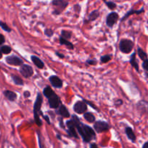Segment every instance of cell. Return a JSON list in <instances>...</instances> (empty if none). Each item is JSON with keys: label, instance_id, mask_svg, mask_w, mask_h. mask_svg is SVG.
Segmentation results:
<instances>
[{"label": "cell", "instance_id": "1", "mask_svg": "<svg viewBox=\"0 0 148 148\" xmlns=\"http://www.w3.org/2000/svg\"><path fill=\"white\" fill-rule=\"evenodd\" d=\"M71 119L74 121L75 125H76V130L80 134L81 136L85 142H89L92 139H95L96 134H95V131L92 127L82 123L78 116H75V115L72 116Z\"/></svg>", "mask_w": 148, "mask_h": 148}, {"label": "cell", "instance_id": "2", "mask_svg": "<svg viewBox=\"0 0 148 148\" xmlns=\"http://www.w3.org/2000/svg\"><path fill=\"white\" fill-rule=\"evenodd\" d=\"M42 102H43V97H42V94L37 93L36 99L35 103L34 105V115L35 123L39 127L42 126V121L40 119V113L42 112L41 108H42Z\"/></svg>", "mask_w": 148, "mask_h": 148}, {"label": "cell", "instance_id": "3", "mask_svg": "<svg viewBox=\"0 0 148 148\" xmlns=\"http://www.w3.org/2000/svg\"><path fill=\"white\" fill-rule=\"evenodd\" d=\"M134 42L128 39H122L119 43V49L122 53L129 54L134 48Z\"/></svg>", "mask_w": 148, "mask_h": 148}, {"label": "cell", "instance_id": "4", "mask_svg": "<svg viewBox=\"0 0 148 148\" xmlns=\"http://www.w3.org/2000/svg\"><path fill=\"white\" fill-rule=\"evenodd\" d=\"M52 6L55 7V10L53 11V14L55 15H60L68 5V2L66 0H54L52 2Z\"/></svg>", "mask_w": 148, "mask_h": 148}, {"label": "cell", "instance_id": "5", "mask_svg": "<svg viewBox=\"0 0 148 148\" xmlns=\"http://www.w3.org/2000/svg\"><path fill=\"white\" fill-rule=\"evenodd\" d=\"M94 129L97 133H102V132H108L110 129V126L107 122L104 121H97L94 124Z\"/></svg>", "mask_w": 148, "mask_h": 148}, {"label": "cell", "instance_id": "6", "mask_svg": "<svg viewBox=\"0 0 148 148\" xmlns=\"http://www.w3.org/2000/svg\"><path fill=\"white\" fill-rule=\"evenodd\" d=\"M19 71L21 75L24 78H26V79L31 77L33 76V74H34L33 68L31 65H27V64H23L22 65H21Z\"/></svg>", "mask_w": 148, "mask_h": 148}, {"label": "cell", "instance_id": "7", "mask_svg": "<svg viewBox=\"0 0 148 148\" xmlns=\"http://www.w3.org/2000/svg\"><path fill=\"white\" fill-rule=\"evenodd\" d=\"M119 19V15L117 12H112L108 15L106 18V25L109 28H112L117 23Z\"/></svg>", "mask_w": 148, "mask_h": 148}, {"label": "cell", "instance_id": "8", "mask_svg": "<svg viewBox=\"0 0 148 148\" xmlns=\"http://www.w3.org/2000/svg\"><path fill=\"white\" fill-rule=\"evenodd\" d=\"M73 110L78 114H84L87 110V105L84 101H77L73 105Z\"/></svg>", "mask_w": 148, "mask_h": 148}, {"label": "cell", "instance_id": "9", "mask_svg": "<svg viewBox=\"0 0 148 148\" xmlns=\"http://www.w3.org/2000/svg\"><path fill=\"white\" fill-rule=\"evenodd\" d=\"M66 126L68 129V134H69V136H72V137H75L76 139H79V136H78L77 132H76V125H75L72 119L66 122Z\"/></svg>", "mask_w": 148, "mask_h": 148}, {"label": "cell", "instance_id": "10", "mask_svg": "<svg viewBox=\"0 0 148 148\" xmlns=\"http://www.w3.org/2000/svg\"><path fill=\"white\" fill-rule=\"evenodd\" d=\"M48 102H49V107L52 109H57V108H59L61 104L60 99L58 97V95L55 93L48 99Z\"/></svg>", "mask_w": 148, "mask_h": 148}, {"label": "cell", "instance_id": "11", "mask_svg": "<svg viewBox=\"0 0 148 148\" xmlns=\"http://www.w3.org/2000/svg\"><path fill=\"white\" fill-rule=\"evenodd\" d=\"M6 62L9 65H14V66H21L23 64L22 60L16 55H10V56L7 57Z\"/></svg>", "mask_w": 148, "mask_h": 148}, {"label": "cell", "instance_id": "12", "mask_svg": "<svg viewBox=\"0 0 148 148\" xmlns=\"http://www.w3.org/2000/svg\"><path fill=\"white\" fill-rule=\"evenodd\" d=\"M49 81L51 83L53 87L57 88V89H60L62 87V85H63V82L60 79L58 76H51L49 78Z\"/></svg>", "mask_w": 148, "mask_h": 148}, {"label": "cell", "instance_id": "13", "mask_svg": "<svg viewBox=\"0 0 148 148\" xmlns=\"http://www.w3.org/2000/svg\"><path fill=\"white\" fill-rule=\"evenodd\" d=\"M58 110L57 113H58V114L61 116V117L66 118L67 119V118H69L70 116H71L70 112L68 111V110L67 109V108L64 105L60 104V107L58 108Z\"/></svg>", "mask_w": 148, "mask_h": 148}, {"label": "cell", "instance_id": "14", "mask_svg": "<svg viewBox=\"0 0 148 148\" xmlns=\"http://www.w3.org/2000/svg\"><path fill=\"white\" fill-rule=\"evenodd\" d=\"M31 60L32 61L33 63L36 65L38 68L39 69H43L45 68V63L43 62V61L40 59L38 57L35 56V55H31Z\"/></svg>", "mask_w": 148, "mask_h": 148}, {"label": "cell", "instance_id": "15", "mask_svg": "<svg viewBox=\"0 0 148 148\" xmlns=\"http://www.w3.org/2000/svg\"><path fill=\"white\" fill-rule=\"evenodd\" d=\"M144 12H145V9H144V8H142V9H140V10H129L127 13L125 14L124 16L121 18V21L123 22V21H126V20L127 19L129 16H131V15H134V14L139 15V14L143 13Z\"/></svg>", "mask_w": 148, "mask_h": 148}, {"label": "cell", "instance_id": "16", "mask_svg": "<svg viewBox=\"0 0 148 148\" xmlns=\"http://www.w3.org/2000/svg\"><path fill=\"white\" fill-rule=\"evenodd\" d=\"M129 62L132 65V66L136 70L137 72L139 71V64H138L137 61H136V52H133L132 55H131L130 58V60H129Z\"/></svg>", "mask_w": 148, "mask_h": 148}, {"label": "cell", "instance_id": "17", "mask_svg": "<svg viewBox=\"0 0 148 148\" xmlns=\"http://www.w3.org/2000/svg\"><path fill=\"white\" fill-rule=\"evenodd\" d=\"M125 132H126V134L127 135L128 138H129L131 141H132L133 142H134L135 141H136V135H135L134 132V131L132 130V128L129 127V126L126 127V129H125Z\"/></svg>", "mask_w": 148, "mask_h": 148}, {"label": "cell", "instance_id": "18", "mask_svg": "<svg viewBox=\"0 0 148 148\" xmlns=\"http://www.w3.org/2000/svg\"><path fill=\"white\" fill-rule=\"evenodd\" d=\"M59 42L61 45H65V46H66L69 49L73 50V49H74V45H73L71 42H69V41L67 40V39L62 38V36H60L59 38Z\"/></svg>", "mask_w": 148, "mask_h": 148}, {"label": "cell", "instance_id": "19", "mask_svg": "<svg viewBox=\"0 0 148 148\" xmlns=\"http://www.w3.org/2000/svg\"><path fill=\"white\" fill-rule=\"evenodd\" d=\"M4 95L6 97L7 99H9L10 101H12V102H13V101H15V99H17V95L15 92H12V91H5V92H4Z\"/></svg>", "mask_w": 148, "mask_h": 148}, {"label": "cell", "instance_id": "20", "mask_svg": "<svg viewBox=\"0 0 148 148\" xmlns=\"http://www.w3.org/2000/svg\"><path fill=\"white\" fill-rule=\"evenodd\" d=\"M84 118L89 123H94V122H95V120H96L95 116H94L93 113H89V112H86V113H84Z\"/></svg>", "mask_w": 148, "mask_h": 148}, {"label": "cell", "instance_id": "21", "mask_svg": "<svg viewBox=\"0 0 148 148\" xmlns=\"http://www.w3.org/2000/svg\"><path fill=\"white\" fill-rule=\"evenodd\" d=\"M54 94H55V92L52 90V89L50 86H47V87H45V89H43V95H45L47 99H49L50 97H52Z\"/></svg>", "mask_w": 148, "mask_h": 148}, {"label": "cell", "instance_id": "22", "mask_svg": "<svg viewBox=\"0 0 148 148\" xmlns=\"http://www.w3.org/2000/svg\"><path fill=\"white\" fill-rule=\"evenodd\" d=\"M99 16V10H95L92 11L89 15V18H88V21H94Z\"/></svg>", "mask_w": 148, "mask_h": 148}, {"label": "cell", "instance_id": "23", "mask_svg": "<svg viewBox=\"0 0 148 148\" xmlns=\"http://www.w3.org/2000/svg\"><path fill=\"white\" fill-rule=\"evenodd\" d=\"M137 53H138V56L139 57L141 60L142 61L145 60L147 59V54L140 47H138L137 49Z\"/></svg>", "mask_w": 148, "mask_h": 148}, {"label": "cell", "instance_id": "24", "mask_svg": "<svg viewBox=\"0 0 148 148\" xmlns=\"http://www.w3.org/2000/svg\"><path fill=\"white\" fill-rule=\"evenodd\" d=\"M12 79L14 83L16 85H18V86H23L24 84L23 80H22L21 77L18 76H15V75H12Z\"/></svg>", "mask_w": 148, "mask_h": 148}, {"label": "cell", "instance_id": "25", "mask_svg": "<svg viewBox=\"0 0 148 148\" xmlns=\"http://www.w3.org/2000/svg\"><path fill=\"white\" fill-rule=\"evenodd\" d=\"M71 36H72V33H71V31H65V30H62V31H61V36H62V38H64V39H67V40L71 39Z\"/></svg>", "mask_w": 148, "mask_h": 148}, {"label": "cell", "instance_id": "26", "mask_svg": "<svg viewBox=\"0 0 148 148\" xmlns=\"http://www.w3.org/2000/svg\"><path fill=\"white\" fill-rule=\"evenodd\" d=\"M112 59V55H105L100 57V62L102 63H107Z\"/></svg>", "mask_w": 148, "mask_h": 148}, {"label": "cell", "instance_id": "27", "mask_svg": "<svg viewBox=\"0 0 148 148\" xmlns=\"http://www.w3.org/2000/svg\"><path fill=\"white\" fill-rule=\"evenodd\" d=\"M0 50H1V52H2V54L8 55V54H10L11 52L12 49H11L10 47H9V46H2Z\"/></svg>", "mask_w": 148, "mask_h": 148}, {"label": "cell", "instance_id": "28", "mask_svg": "<svg viewBox=\"0 0 148 148\" xmlns=\"http://www.w3.org/2000/svg\"><path fill=\"white\" fill-rule=\"evenodd\" d=\"M0 27H1L4 31H6V32H11V28H10L5 23L2 22V21H0Z\"/></svg>", "mask_w": 148, "mask_h": 148}, {"label": "cell", "instance_id": "29", "mask_svg": "<svg viewBox=\"0 0 148 148\" xmlns=\"http://www.w3.org/2000/svg\"><path fill=\"white\" fill-rule=\"evenodd\" d=\"M105 3V5H107V7H108L110 10H114V9H116V7H117L116 4L113 2H107L106 1Z\"/></svg>", "mask_w": 148, "mask_h": 148}, {"label": "cell", "instance_id": "30", "mask_svg": "<svg viewBox=\"0 0 148 148\" xmlns=\"http://www.w3.org/2000/svg\"><path fill=\"white\" fill-rule=\"evenodd\" d=\"M45 34L47 37H52L53 36L54 32L51 28H46L45 31Z\"/></svg>", "mask_w": 148, "mask_h": 148}, {"label": "cell", "instance_id": "31", "mask_svg": "<svg viewBox=\"0 0 148 148\" xmlns=\"http://www.w3.org/2000/svg\"><path fill=\"white\" fill-rule=\"evenodd\" d=\"M86 63L89 64V65H96L97 64V61L95 59H89L86 60Z\"/></svg>", "mask_w": 148, "mask_h": 148}, {"label": "cell", "instance_id": "32", "mask_svg": "<svg viewBox=\"0 0 148 148\" xmlns=\"http://www.w3.org/2000/svg\"><path fill=\"white\" fill-rule=\"evenodd\" d=\"M142 68H143L145 71H148V58L143 61V62H142Z\"/></svg>", "mask_w": 148, "mask_h": 148}, {"label": "cell", "instance_id": "33", "mask_svg": "<svg viewBox=\"0 0 148 148\" xmlns=\"http://www.w3.org/2000/svg\"><path fill=\"white\" fill-rule=\"evenodd\" d=\"M40 116H42V117H43V119H45V121H46V122H47V123H48V124H51L50 119H49V116H45V115H43V113H42V112H41Z\"/></svg>", "mask_w": 148, "mask_h": 148}, {"label": "cell", "instance_id": "34", "mask_svg": "<svg viewBox=\"0 0 148 148\" xmlns=\"http://www.w3.org/2000/svg\"><path fill=\"white\" fill-rule=\"evenodd\" d=\"M83 101L85 102V103L86 104V105H87V104H88V105H89L91 107H92V108H93L95 110H98V108H97V107L95 106V105H94V104H92V102H89V101L86 100V99H83Z\"/></svg>", "mask_w": 148, "mask_h": 148}, {"label": "cell", "instance_id": "35", "mask_svg": "<svg viewBox=\"0 0 148 148\" xmlns=\"http://www.w3.org/2000/svg\"><path fill=\"white\" fill-rule=\"evenodd\" d=\"M5 42V36L2 34H0V45H3Z\"/></svg>", "mask_w": 148, "mask_h": 148}, {"label": "cell", "instance_id": "36", "mask_svg": "<svg viewBox=\"0 0 148 148\" xmlns=\"http://www.w3.org/2000/svg\"><path fill=\"white\" fill-rule=\"evenodd\" d=\"M123 104V101L121 99H117V100L115 102V105L116 106H119V105H121Z\"/></svg>", "mask_w": 148, "mask_h": 148}, {"label": "cell", "instance_id": "37", "mask_svg": "<svg viewBox=\"0 0 148 148\" xmlns=\"http://www.w3.org/2000/svg\"><path fill=\"white\" fill-rule=\"evenodd\" d=\"M23 96L25 97V98H28L31 96V93H30L29 91H25L23 93Z\"/></svg>", "mask_w": 148, "mask_h": 148}, {"label": "cell", "instance_id": "38", "mask_svg": "<svg viewBox=\"0 0 148 148\" xmlns=\"http://www.w3.org/2000/svg\"><path fill=\"white\" fill-rule=\"evenodd\" d=\"M56 55L58 57H59V58H60V59H63V58H65V55H64L63 54L60 53V52H56Z\"/></svg>", "mask_w": 148, "mask_h": 148}, {"label": "cell", "instance_id": "39", "mask_svg": "<svg viewBox=\"0 0 148 148\" xmlns=\"http://www.w3.org/2000/svg\"><path fill=\"white\" fill-rule=\"evenodd\" d=\"M59 121H60V126L62 128H65V126H64V124H63V121H62V119H59Z\"/></svg>", "mask_w": 148, "mask_h": 148}, {"label": "cell", "instance_id": "40", "mask_svg": "<svg viewBox=\"0 0 148 148\" xmlns=\"http://www.w3.org/2000/svg\"><path fill=\"white\" fill-rule=\"evenodd\" d=\"M90 148H98V147L95 143H92V145H91Z\"/></svg>", "mask_w": 148, "mask_h": 148}, {"label": "cell", "instance_id": "41", "mask_svg": "<svg viewBox=\"0 0 148 148\" xmlns=\"http://www.w3.org/2000/svg\"><path fill=\"white\" fill-rule=\"evenodd\" d=\"M142 148H148V142H146L142 146Z\"/></svg>", "mask_w": 148, "mask_h": 148}, {"label": "cell", "instance_id": "42", "mask_svg": "<svg viewBox=\"0 0 148 148\" xmlns=\"http://www.w3.org/2000/svg\"><path fill=\"white\" fill-rule=\"evenodd\" d=\"M2 58V52H1V50H0V58Z\"/></svg>", "mask_w": 148, "mask_h": 148}, {"label": "cell", "instance_id": "43", "mask_svg": "<svg viewBox=\"0 0 148 148\" xmlns=\"http://www.w3.org/2000/svg\"><path fill=\"white\" fill-rule=\"evenodd\" d=\"M57 137H58V139H60V136L59 134H57Z\"/></svg>", "mask_w": 148, "mask_h": 148}, {"label": "cell", "instance_id": "44", "mask_svg": "<svg viewBox=\"0 0 148 148\" xmlns=\"http://www.w3.org/2000/svg\"><path fill=\"white\" fill-rule=\"evenodd\" d=\"M103 2H106V0H103Z\"/></svg>", "mask_w": 148, "mask_h": 148}, {"label": "cell", "instance_id": "45", "mask_svg": "<svg viewBox=\"0 0 148 148\" xmlns=\"http://www.w3.org/2000/svg\"><path fill=\"white\" fill-rule=\"evenodd\" d=\"M147 23H148V21H147Z\"/></svg>", "mask_w": 148, "mask_h": 148}]
</instances>
